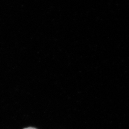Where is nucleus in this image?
<instances>
[{
  "label": "nucleus",
  "mask_w": 129,
  "mask_h": 129,
  "mask_svg": "<svg viewBox=\"0 0 129 129\" xmlns=\"http://www.w3.org/2000/svg\"><path fill=\"white\" fill-rule=\"evenodd\" d=\"M24 129H37L36 128H34V127H27V128H24Z\"/></svg>",
  "instance_id": "1"
}]
</instances>
